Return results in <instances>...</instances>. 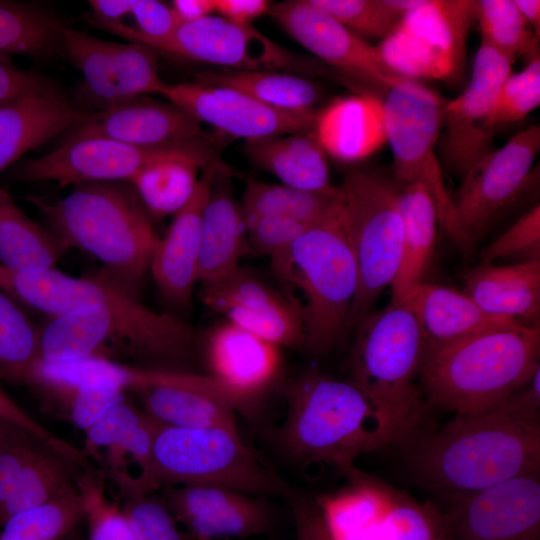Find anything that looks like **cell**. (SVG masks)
Listing matches in <instances>:
<instances>
[{"mask_svg": "<svg viewBox=\"0 0 540 540\" xmlns=\"http://www.w3.org/2000/svg\"><path fill=\"white\" fill-rule=\"evenodd\" d=\"M474 19L480 27L481 42L513 61L520 55H528L530 59L539 54V37L528 25L514 0L474 1Z\"/></svg>", "mask_w": 540, "mask_h": 540, "instance_id": "b9f144b4", "label": "cell"}, {"mask_svg": "<svg viewBox=\"0 0 540 540\" xmlns=\"http://www.w3.org/2000/svg\"><path fill=\"white\" fill-rule=\"evenodd\" d=\"M85 454L65 443L45 444L24 468L10 498L0 510V527L11 516L45 504L76 488L88 467Z\"/></svg>", "mask_w": 540, "mask_h": 540, "instance_id": "1f68e13d", "label": "cell"}, {"mask_svg": "<svg viewBox=\"0 0 540 540\" xmlns=\"http://www.w3.org/2000/svg\"><path fill=\"white\" fill-rule=\"evenodd\" d=\"M518 10L537 37L540 34V1L514 0Z\"/></svg>", "mask_w": 540, "mask_h": 540, "instance_id": "be15d7a7", "label": "cell"}, {"mask_svg": "<svg viewBox=\"0 0 540 540\" xmlns=\"http://www.w3.org/2000/svg\"><path fill=\"white\" fill-rule=\"evenodd\" d=\"M452 502L443 512L451 540H540L539 473Z\"/></svg>", "mask_w": 540, "mask_h": 540, "instance_id": "ac0fdd59", "label": "cell"}, {"mask_svg": "<svg viewBox=\"0 0 540 540\" xmlns=\"http://www.w3.org/2000/svg\"><path fill=\"white\" fill-rule=\"evenodd\" d=\"M198 349L192 326L145 306L136 294L87 304L40 328L44 361L130 359L140 368L186 371Z\"/></svg>", "mask_w": 540, "mask_h": 540, "instance_id": "7a4b0ae2", "label": "cell"}, {"mask_svg": "<svg viewBox=\"0 0 540 540\" xmlns=\"http://www.w3.org/2000/svg\"><path fill=\"white\" fill-rule=\"evenodd\" d=\"M481 263L518 258L520 262L540 260V206L523 214L504 233L484 247Z\"/></svg>", "mask_w": 540, "mask_h": 540, "instance_id": "c3c4849f", "label": "cell"}, {"mask_svg": "<svg viewBox=\"0 0 540 540\" xmlns=\"http://www.w3.org/2000/svg\"><path fill=\"white\" fill-rule=\"evenodd\" d=\"M47 442L26 429L7 424L0 439V510L10 498L24 468ZM61 444L54 445H63Z\"/></svg>", "mask_w": 540, "mask_h": 540, "instance_id": "681fc988", "label": "cell"}, {"mask_svg": "<svg viewBox=\"0 0 540 540\" xmlns=\"http://www.w3.org/2000/svg\"><path fill=\"white\" fill-rule=\"evenodd\" d=\"M474 21V1L422 0L377 47L400 77L449 81L463 67Z\"/></svg>", "mask_w": 540, "mask_h": 540, "instance_id": "7c38bea8", "label": "cell"}, {"mask_svg": "<svg viewBox=\"0 0 540 540\" xmlns=\"http://www.w3.org/2000/svg\"><path fill=\"white\" fill-rule=\"evenodd\" d=\"M7 424H9V423L0 420V439H1V437L3 436V434H4V431H5V429H6ZM10 424H11V423H10Z\"/></svg>", "mask_w": 540, "mask_h": 540, "instance_id": "03108f58", "label": "cell"}, {"mask_svg": "<svg viewBox=\"0 0 540 540\" xmlns=\"http://www.w3.org/2000/svg\"><path fill=\"white\" fill-rule=\"evenodd\" d=\"M198 168L179 161L150 166L129 182L152 220L175 215L191 198L198 182Z\"/></svg>", "mask_w": 540, "mask_h": 540, "instance_id": "f35d334b", "label": "cell"}, {"mask_svg": "<svg viewBox=\"0 0 540 540\" xmlns=\"http://www.w3.org/2000/svg\"><path fill=\"white\" fill-rule=\"evenodd\" d=\"M159 94L200 123L246 141L312 130L317 112L277 110L237 90L198 81L165 82Z\"/></svg>", "mask_w": 540, "mask_h": 540, "instance_id": "ffe728a7", "label": "cell"}, {"mask_svg": "<svg viewBox=\"0 0 540 540\" xmlns=\"http://www.w3.org/2000/svg\"><path fill=\"white\" fill-rule=\"evenodd\" d=\"M26 200L68 250L96 257L105 274L137 294L161 237L129 181L83 182L60 199Z\"/></svg>", "mask_w": 540, "mask_h": 540, "instance_id": "3957f363", "label": "cell"}, {"mask_svg": "<svg viewBox=\"0 0 540 540\" xmlns=\"http://www.w3.org/2000/svg\"><path fill=\"white\" fill-rule=\"evenodd\" d=\"M314 224L287 216L261 218L247 226L249 251L272 260Z\"/></svg>", "mask_w": 540, "mask_h": 540, "instance_id": "816d5d0a", "label": "cell"}, {"mask_svg": "<svg viewBox=\"0 0 540 540\" xmlns=\"http://www.w3.org/2000/svg\"><path fill=\"white\" fill-rule=\"evenodd\" d=\"M267 14L317 58L384 95L403 78L385 64L377 46L352 33L310 0L271 4Z\"/></svg>", "mask_w": 540, "mask_h": 540, "instance_id": "e0dca14e", "label": "cell"}, {"mask_svg": "<svg viewBox=\"0 0 540 540\" xmlns=\"http://www.w3.org/2000/svg\"><path fill=\"white\" fill-rule=\"evenodd\" d=\"M89 5L93 12V23H112L123 21L130 15L133 0H91Z\"/></svg>", "mask_w": 540, "mask_h": 540, "instance_id": "94428289", "label": "cell"}, {"mask_svg": "<svg viewBox=\"0 0 540 540\" xmlns=\"http://www.w3.org/2000/svg\"><path fill=\"white\" fill-rule=\"evenodd\" d=\"M120 493L150 495L174 486L223 487L287 501L296 489L245 445L238 430L183 428L162 424L150 458L136 476L108 475Z\"/></svg>", "mask_w": 540, "mask_h": 540, "instance_id": "277c9868", "label": "cell"}, {"mask_svg": "<svg viewBox=\"0 0 540 540\" xmlns=\"http://www.w3.org/2000/svg\"><path fill=\"white\" fill-rule=\"evenodd\" d=\"M53 90L42 76L16 66L11 57L0 55V106L25 95Z\"/></svg>", "mask_w": 540, "mask_h": 540, "instance_id": "9f6ffc18", "label": "cell"}, {"mask_svg": "<svg viewBox=\"0 0 540 540\" xmlns=\"http://www.w3.org/2000/svg\"><path fill=\"white\" fill-rule=\"evenodd\" d=\"M270 6L266 0H215V12L238 24H251L268 13Z\"/></svg>", "mask_w": 540, "mask_h": 540, "instance_id": "91938a15", "label": "cell"}, {"mask_svg": "<svg viewBox=\"0 0 540 540\" xmlns=\"http://www.w3.org/2000/svg\"><path fill=\"white\" fill-rule=\"evenodd\" d=\"M142 44L155 51L231 70L295 74L317 70L308 59L283 48L252 24H238L221 16L181 23L170 36Z\"/></svg>", "mask_w": 540, "mask_h": 540, "instance_id": "4fadbf2b", "label": "cell"}, {"mask_svg": "<svg viewBox=\"0 0 540 540\" xmlns=\"http://www.w3.org/2000/svg\"><path fill=\"white\" fill-rule=\"evenodd\" d=\"M446 103L447 100L419 80L401 78L383 98L387 142L393 153L397 183L423 185L434 201L440 228L468 254L471 251L435 152Z\"/></svg>", "mask_w": 540, "mask_h": 540, "instance_id": "30bf717a", "label": "cell"}, {"mask_svg": "<svg viewBox=\"0 0 540 540\" xmlns=\"http://www.w3.org/2000/svg\"><path fill=\"white\" fill-rule=\"evenodd\" d=\"M286 400L276 441L296 463H325L346 472L362 453L393 444L381 415L349 381L310 371L291 386Z\"/></svg>", "mask_w": 540, "mask_h": 540, "instance_id": "8992f818", "label": "cell"}, {"mask_svg": "<svg viewBox=\"0 0 540 540\" xmlns=\"http://www.w3.org/2000/svg\"><path fill=\"white\" fill-rule=\"evenodd\" d=\"M361 38L385 39L422 0H310Z\"/></svg>", "mask_w": 540, "mask_h": 540, "instance_id": "7bdbcfd3", "label": "cell"}, {"mask_svg": "<svg viewBox=\"0 0 540 540\" xmlns=\"http://www.w3.org/2000/svg\"><path fill=\"white\" fill-rule=\"evenodd\" d=\"M349 487L317 499L333 540H380L388 507V486L354 467L345 472Z\"/></svg>", "mask_w": 540, "mask_h": 540, "instance_id": "d6a6232c", "label": "cell"}, {"mask_svg": "<svg viewBox=\"0 0 540 540\" xmlns=\"http://www.w3.org/2000/svg\"><path fill=\"white\" fill-rule=\"evenodd\" d=\"M415 478L454 501L515 477L539 473L540 403L521 387L486 409L456 413L409 458Z\"/></svg>", "mask_w": 540, "mask_h": 540, "instance_id": "6da1fadb", "label": "cell"}, {"mask_svg": "<svg viewBox=\"0 0 540 540\" xmlns=\"http://www.w3.org/2000/svg\"><path fill=\"white\" fill-rule=\"evenodd\" d=\"M130 16L136 26L123 21L95 23V26L118 35L129 42L144 43L170 36L181 24L171 5L157 0H133Z\"/></svg>", "mask_w": 540, "mask_h": 540, "instance_id": "7dc6e473", "label": "cell"}, {"mask_svg": "<svg viewBox=\"0 0 540 540\" xmlns=\"http://www.w3.org/2000/svg\"><path fill=\"white\" fill-rule=\"evenodd\" d=\"M349 382L385 421L393 444L413 433L423 415L414 384L425 340L408 299L369 312L355 326Z\"/></svg>", "mask_w": 540, "mask_h": 540, "instance_id": "52a82bcc", "label": "cell"}, {"mask_svg": "<svg viewBox=\"0 0 540 540\" xmlns=\"http://www.w3.org/2000/svg\"><path fill=\"white\" fill-rule=\"evenodd\" d=\"M133 391L141 399L144 412L162 424L238 430L235 412L240 408L221 394L180 386H153Z\"/></svg>", "mask_w": 540, "mask_h": 540, "instance_id": "e575fe53", "label": "cell"}, {"mask_svg": "<svg viewBox=\"0 0 540 540\" xmlns=\"http://www.w3.org/2000/svg\"><path fill=\"white\" fill-rule=\"evenodd\" d=\"M463 292L482 310L540 327V260L481 263L463 276Z\"/></svg>", "mask_w": 540, "mask_h": 540, "instance_id": "f1b7e54d", "label": "cell"}, {"mask_svg": "<svg viewBox=\"0 0 540 540\" xmlns=\"http://www.w3.org/2000/svg\"><path fill=\"white\" fill-rule=\"evenodd\" d=\"M197 81L237 90L262 104L286 112L314 111L322 97L316 83L283 71L222 69L200 73Z\"/></svg>", "mask_w": 540, "mask_h": 540, "instance_id": "d590c367", "label": "cell"}, {"mask_svg": "<svg viewBox=\"0 0 540 540\" xmlns=\"http://www.w3.org/2000/svg\"><path fill=\"white\" fill-rule=\"evenodd\" d=\"M540 327L498 329L441 346H426L419 375L428 400L456 413L493 406L540 369Z\"/></svg>", "mask_w": 540, "mask_h": 540, "instance_id": "5b68a950", "label": "cell"}, {"mask_svg": "<svg viewBox=\"0 0 540 540\" xmlns=\"http://www.w3.org/2000/svg\"><path fill=\"white\" fill-rule=\"evenodd\" d=\"M160 501L193 540L247 538L269 532L275 514L266 498L215 486L163 489Z\"/></svg>", "mask_w": 540, "mask_h": 540, "instance_id": "44dd1931", "label": "cell"}, {"mask_svg": "<svg viewBox=\"0 0 540 540\" xmlns=\"http://www.w3.org/2000/svg\"><path fill=\"white\" fill-rule=\"evenodd\" d=\"M218 172L235 173L228 166H210L202 170L195 190L160 238L150 269L161 296L172 306L187 307L197 282L201 250L203 213Z\"/></svg>", "mask_w": 540, "mask_h": 540, "instance_id": "603a6c76", "label": "cell"}, {"mask_svg": "<svg viewBox=\"0 0 540 540\" xmlns=\"http://www.w3.org/2000/svg\"><path fill=\"white\" fill-rule=\"evenodd\" d=\"M61 46L81 71L83 94L100 108L148 94H159L164 81L159 76L155 50L136 43H118L88 33L55 25Z\"/></svg>", "mask_w": 540, "mask_h": 540, "instance_id": "9a60e30c", "label": "cell"}, {"mask_svg": "<svg viewBox=\"0 0 540 540\" xmlns=\"http://www.w3.org/2000/svg\"><path fill=\"white\" fill-rule=\"evenodd\" d=\"M203 348L208 375L224 385L247 409L280 373V347L228 321L208 331Z\"/></svg>", "mask_w": 540, "mask_h": 540, "instance_id": "cb8c5ba5", "label": "cell"}, {"mask_svg": "<svg viewBox=\"0 0 540 540\" xmlns=\"http://www.w3.org/2000/svg\"><path fill=\"white\" fill-rule=\"evenodd\" d=\"M403 231L401 258L391 283V302L408 298L424 282L436 241L437 211L428 190L419 183H397Z\"/></svg>", "mask_w": 540, "mask_h": 540, "instance_id": "f546056e", "label": "cell"}, {"mask_svg": "<svg viewBox=\"0 0 540 540\" xmlns=\"http://www.w3.org/2000/svg\"><path fill=\"white\" fill-rule=\"evenodd\" d=\"M513 60L481 42L470 81L461 94L447 101L441 150L453 171L464 177L495 148L488 118L501 85L511 74Z\"/></svg>", "mask_w": 540, "mask_h": 540, "instance_id": "2e32d148", "label": "cell"}, {"mask_svg": "<svg viewBox=\"0 0 540 540\" xmlns=\"http://www.w3.org/2000/svg\"><path fill=\"white\" fill-rule=\"evenodd\" d=\"M540 104V58L535 55L518 73L510 74L500 87L488 118L491 129L520 121Z\"/></svg>", "mask_w": 540, "mask_h": 540, "instance_id": "bcb514c9", "label": "cell"}, {"mask_svg": "<svg viewBox=\"0 0 540 540\" xmlns=\"http://www.w3.org/2000/svg\"><path fill=\"white\" fill-rule=\"evenodd\" d=\"M0 420L14 424L18 427L28 430L41 439L61 444L64 441L55 437L48 429L42 426L20 405H18L3 389L0 384Z\"/></svg>", "mask_w": 540, "mask_h": 540, "instance_id": "680465c9", "label": "cell"}, {"mask_svg": "<svg viewBox=\"0 0 540 540\" xmlns=\"http://www.w3.org/2000/svg\"><path fill=\"white\" fill-rule=\"evenodd\" d=\"M83 517V503L76 487L8 518L0 527V540H64Z\"/></svg>", "mask_w": 540, "mask_h": 540, "instance_id": "60d3db41", "label": "cell"}, {"mask_svg": "<svg viewBox=\"0 0 540 540\" xmlns=\"http://www.w3.org/2000/svg\"><path fill=\"white\" fill-rule=\"evenodd\" d=\"M56 20L26 3L0 0V55L43 57L60 43Z\"/></svg>", "mask_w": 540, "mask_h": 540, "instance_id": "ab89813d", "label": "cell"}, {"mask_svg": "<svg viewBox=\"0 0 540 540\" xmlns=\"http://www.w3.org/2000/svg\"><path fill=\"white\" fill-rule=\"evenodd\" d=\"M181 23L192 22L215 12V0H174L171 3Z\"/></svg>", "mask_w": 540, "mask_h": 540, "instance_id": "6125c7cd", "label": "cell"}, {"mask_svg": "<svg viewBox=\"0 0 540 540\" xmlns=\"http://www.w3.org/2000/svg\"><path fill=\"white\" fill-rule=\"evenodd\" d=\"M121 508L138 540H184L163 503L150 495L120 493Z\"/></svg>", "mask_w": 540, "mask_h": 540, "instance_id": "f907efd6", "label": "cell"}, {"mask_svg": "<svg viewBox=\"0 0 540 540\" xmlns=\"http://www.w3.org/2000/svg\"><path fill=\"white\" fill-rule=\"evenodd\" d=\"M85 114L54 89L1 105L0 173L25 153L68 131Z\"/></svg>", "mask_w": 540, "mask_h": 540, "instance_id": "484cf974", "label": "cell"}, {"mask_svg": "<svg viewBox=\"0 0 540 540\" xmlns=\"http://www.w3.org/2000/svg\"><path fill=\"white\" fill-rule=\"evenodd\" d=\"M231 176L217 173L204 209L197 271L201 285L233 272L249 251L247 226L233 194Z\"/></svg>", "mask_w": 540, "mask_h": 540, "instance_id": "83f0119b", "label": "cell"}, {"mask_svg": "<svg viewBox=\"0 0 540 540\" xmlns=\"http://www.w3.org/2000/svg\"><path fill=\"white\" fill-rule=\"evenodd\" d=\"M339 205L358 276L346 335L391 285L400 264L403 224L397 184L373 172L350 170L339 186Z\"/></svg>", "mask_w": 540, "mask_h": 540, "instance_id": "9c48e42d", "label": "cell"}, {"mask_svg": "<svg viewBox=\"0 0 540 540\" xmlns=\"http://www.w3.org/2000/svg\"><path fill=\"white\" fill-rule=\"evenodd\" d=\"M201 301L226 321L281 347H305L299 308L245 268L201 285Z\"/></svg>", "mask_w": 540, "mask_h": 540, "instance_id": "d6986e66", "label": "cell"}, {"mask_svg": "<svg viewBox=\"0 0 540 540\" xmlns=\"http://www.w3.org/2000/svg\"><path fill=\"white\" fill-rule=\"evenodd\" d=\"M406 299L419 322L425 347L525 324L485 312L463 291L442 285L423 282Z\"/></svg>", "mask_w": 540, "mask_h": 540, "instance_id": "4316f807", "label": "cell"}, {"mask_svg": "<svg viewBox=\"0 0 540 540\" xmlns=\"http://www.w3.org/2000/svg\"><path fill=\"white\" fill-rule=\"evenodd\" d=\"M179 161L204 170L227 165L214 141L204 135L152 146H136L105 138L63 141L53 151L16 166L14 182L54 181L59 186L94 181H130L142 170Z\"/></svg>", "mask_w": 540, "mask_h": 540, "instance_id": "8fae6325", "label": "cell"}, {"mask_svg": "<svg viewBox=\"0 0 540 540\" xmlns=\"http://www.w3.org/2000/svg\"><path fill=\"white\" fill-rule=\"evenodd\" d=\"M380 540H451L442 512L388 486V507Z\"/></svg>", "mask_w": 540, "mask_h": 540, "instance_id": "ee69618b", "label": "cell"}, {"mask_svg": "<svg viewBox=\"0 0 540 540\" xmlns=\"http://www.w3.org/2000/svg\"><path fill=\"white\" fill-rule=\"evenodd\" d=\"M76 487L88 527L87 540H138L121 506L108 499L98 474L84 468Z\"/></svg>", "mask_w": 540, "mask_h": 540, "instance_id": "f6af8a7d", "label": "cell"}, {"mask_svg": "<svg viewBox=\"0 0 540 540\" xmlns=\"http://www.w3.org/2000/svg\"><path fill=\"white\" fill-rule=\"evenodd\" d=\"M288 502L294 518L296 540H333L317 499L297 491Z\"/></svg>", "mask_w": 540, "mask_h": 540, "instance_id": "6f0895ef", "label": "cell"}, {"mask_svg": "<svg viewBox=\"0 0 540 540\" xmlns=\"http://www.w3.org/2000/svg\"><path fill=\"white\" fill-rule=\"evenodd\" d=\"M18 300L0 288V377L26 385L40 356V327Z\"/></svg>", "mask_w": 540, "mask_h": 540, "instance_id": "74e56055", "label": "cell"}, {"mask_svg": "<svg viewBox=\"0 0 540 540\" xmlns=\"http://www.w3.org/2000/svg\"><path fill=\"white\" fill-rule=\"evenodd\" d=\"M245 151L284 185L309 191L333 187L328 156L312 130L246 141Z\"/></svg>", "mask_w": 540, "mask_h": 540, "instance_id": "4dcf8cb0", "label": "cell"}, {"mask_svg": "<svg viewBox=\"0 0 540 540\" xmlns=\"http://www.w3.org/2000/svg\"><path fill=\"white\" fill-rule=\"evenodd\" d=\"M68 249L0 188V266L23 272L56 269Z\"/></svg>", "mask_w": 540, "mask_h": 540, "instance_id": "836d02e7", "label": "cell"}, {"mask_svg": "<svg viewBox=\"0 0 540 540\" xmlns=\"http://www.w3.org/2000/svg\"><path fill=\"white\" fill-rule=\"evenodd\" d=\"M289 293L300 292L298 305L305 347L315 355L328 353L344 336L345 324L357 290L358 276L339 205L289 248L270 260Z\"/></svg>", "mask_w": 540, "mask_h": 540, "instance_id": "ba28073f", "label": "cell"}, {"mask_svg": "<svg viewBox=\"0 0 540 540\" xmlns=\"http://www.w3.org/2000/svg\"><path fill=\"white\" fill-rule=\"evenodd\" d=\"M312 131L327 156L364 160L387 143L383 98L374 92L337 97L317 109Z\"/></svg>", "mask_w": 540, "mask_h": 540, "instance_id": "d4e9b609", "label": "cell"}, {"mask_svg": "<svg viewBox=\"0 0 540 540\" xmlns=\"http://www.w3.org/2000/svg\"><path fill=\"white\" fill-rule=\"evenodd\" d=\"M161 423L146 414L142 422L105 449L102 463L108 474L127 471L129 461L139 469L148 462Z\"/></svg>", "mask_w": 540, "mask_h": 540, "instance_id": "f5cc1de1", "label": "cell"}, {"mask_svg": "<svg viewBox=\"0 0 540 540\" xmlns=\"http://www.w3.org/2000/svg\"><path fill=\"white\" fill-rule=\"evenodd\" d=\"M126 399V390L114 386L81 388L66 406L63 416L85 431L103 414Z\"/></svg>", "mask_w": 540, "mask_h": 540, "instance_id": "11a10c76", "label": "cell"}, {"mask_svg": "<svg viewBox=\"0 0 540 540\" xmlns=\"http://www.w3.org/2000/svg\"><path fill=\"white\" fill-rule=\"evenodd\" d=\"M68 132L64 141L105 138L136 146L159 145L203 135L201 123L186 111L147 95L86 113Z\"/></svg>", "mask_w": 540, "mask_h": 540, "instance_id": "7402d4cb", "label": "cell"}, {"mask_svg": "<svg viewBox=\"0 0 540 540\" xmlns=\"http://www.w3.org/2000/svg\"><path fill=\"white\" fill-rule=\"evenodd\" d=\"M338 196L339 186L309 191L249 179L240 206L246 226L261 218L276 216L316 223L332 209Z\"/></svg>", "mask_w": 540, "mask_h": 540, "instance_id": "8d00e7d4", "label": "cell"}, {"mask_svg": "<svg viewBox=\"0 0 540 540\" xmlns=\"http://www.w3.org/2000/svg\"><path fill=\"white\" fill-rule=\"evenodd\" d=\"M539 150L540 126L534 124L494 149L463 177L453 200L470 251L497 216L521 195Z\"/></svg>", "mask_w": 540, "mask_h": 540, "instance_id": "5bb4252c", "label": "cell"}, {"mask_svg": "<svg viewBox=\"0 0 540 540\" xmlns=\"http://www.w3.org/2000/svg\"><path fill=\"white\" fill-rule=\"evenodd\" d=\"M145 415L127 399L116 404L84 431V454L101 462L100 450H105L138 426Z\"/></svg>", "mask_w": 540, "mask_h": 540, "instance_id": "db71d44e", "label": "cell"}, {"mask_svg": "<svg viewBox=\"0 0 540 540\" xmlns=\"http://www.w3.org/2000/svg\"><path fill=\"white\" fill-rule=\"evenodd\" d=\"M76 528L74 530H72L70 532V534L64 540H87V539L84 538V536L81 534V532L78 531Z\"/></svg>", "mask_w": 540, "mask_h": 540, "instance_id": "e7e4bbea", "label": "cell"}]
</instances>
